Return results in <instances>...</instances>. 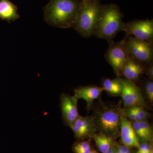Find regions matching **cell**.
I'll use <instances>...</instances> for the list:
<instances>
[{"mask_svg": "<svg viewBox=\"0 0 153 153\" xmlns=\"http://www.w3.org/2000/svg\"><path fill=\"white\" fill-rule=\"evenodd\" d=\"M100 102L92 115L97 132L115 140L120 137L121 117L123 109L117 105Z\"/></svg>", "mask_w": 153, "mask_h": 153, "instance_id": "6da1fadb", "label": "cell"}, {"mask_svg": "<svg viewBox=\"0 0 153 153\" xmlns=\"http://www.w3.org/2000/svg\"><path fill=\"white\" fill-rule=\"evenodd\" d=\"M76 0H50L45 8V16L49 24L58 27H74L80 7Z\"/></svg>", "mask_w": 153, "mask_h": 153, "instance_id": "7a4b0ae2", "label": "cell"}, {"mask_svg": "<svg viewBox=\"0 0 153 153\" xmlns=\"http://www.w3.org/2000/svg\"><path fill=\"white\" fill-rule=\"evenodd\" d=\"M102 6L98 0L82 1L74 25L76 31L84 37L94 34Z\"/></svg>", "mask_w": 153, "mask_h": 153, "instance_id": "3957f363", "label": "cell"}, {"mask_svg": "<svg viewBox=\"0 0 153 153\" xmlns=\"http://www.w3.org/2000/svg\"><path fill=\"white\" fill-rule=\"evenodd\" d=\"M120 31H125L120 10L114 4L102 6L95 33L97 37L109 40Z\"/></svg>", "mask_w": 153, "mask_h": 153, "instance_id": "277c9868", "label": "cell"}, {"mask_svg": "<svg viewBox=\"0 0 153 153\" xmlns=\"http://www.w3.org/2000/svg\"><path fill=\"white\" fill-rule=\"evenodd\" d=\"M129 55L141 63H150L153 59V49L151 42L131 37L125 41Z\"/></svg>", "mask_w": 153, "mask_h": 153, "instance_id": "5b68a950", "label": "cell"}, {"mask_svg": "<svg viewBox=\"0 0 153 153\" xmlns=\"http://www.w3.org/2000/svg\"><path fill=\"white\" fill-rule=\"evenodd\" d=\"M125 41L111 43L105 55L107 61L112 66L118 77L121 74L123 67L130 57Z\"/></svg>", "mask_w": 153, "mask_h": 153, "instance_id": "8992f818", "label": "cell"}, {"mask_svg": "<svg viewBox=\"0 0 153 153\" xmlns=\"http://www.w3.org/2000/svg\"><path fill=\"white\" fill-rule=\"evenodd\" d=\"M121 82L123 88L121 96L125 108L135 106L148 108L139 88L134 82L121 79Z\"/></svg>", "mask_w": 153, "mask_h": 153, "instance_id": "52a82bcc", "label": "cell"}, {"mask_svg": "<svg viewBox=\"0 0 153 153\" xmlns=\"http://www.w3.org/2000/svg\"><path fill=\"white\" fill-rule=\"evenodd\" d=\"M125 31L134 38L151 42L153 38V20H140L125 24Z\"/></svg>", "mask_w": 153, "mask_h": 153, "instance_id": "ba28073f", "label": "cell"}, {"mask_svg": "<svg viewBox=\"0 0 153 153\" xmlns=\"http://www.w3.org/2000/svg\"><path fill=\"white\" fill-rule=\"evenodd\" d=\"M70 127L74 132L76 140L91 139L97 132L93 117L79 116Z\"/></svg>", "mask_w": 153, "mask_h": 153, "instance_id": "9c48e42d", "label": "cell"}, {"mask_svg": "<svg viewBox=\"0 0 153 153\" xmlns=\"http://www.w3.org/2000/svg\"><path fill=\"white\" fill-rule=\"evenodd\" d=\"M77 101L74 96L63 93L60 97V107L62 120L65 125L70 127L79 116Z\"/></svg>", "mask_w": 153, "mask_h": 153, "instance_id": "30bf717a", "label": "cell"}, {"mask_svg": "<svg viewBox=\"0 0 153 153\" xmlns=\"http://www.w3.org/2000/svg\"><path fill=\"white\" fill-rule=\"evenodd\" d=\"M120 137L122 144L131 148L137 149L140 141L135 133L131 123L123 112L121 117Z\"/></svg>", "mask_w": 153, "mask_h": 153, "instance_id": "8fae6325", "label": "cell"}, {"mask_svg": "<svg viewBox=\"0 0 153 153\" xmlns=\"http://www.w3.org/2000/svg\"><path fill=\"white\" fill-rule=\"evenodd\" d=\"M103 91L102 87L94 85L80 86L74 90V96L78 100L79 99L85 100L88 110H89L92 107L94 102L100 98Z\"/></svg>", "mask_w": 153, "mask_h": 153, "instance_id": "7c38bea8", "label": "cell"}, {"mask_svg": "<svg viewBox=\"0 0 153 153\" xmlns=\"http://www.w3.org/2000/svg\"><path fill=\"white\" fill-rule=\"evenodd\" d=\"M144 70L142 63L130 56L123 67L121 74L124 76L125 79L133 82L140 78Z\"/></svg>", "mask_w": 153, "mask_h": 153, "instance_id": "4fadbf2b", "label": "cell"}, {"mask_svg": "<svg viewBox=\"0 0 153 153\" xmlns=\"http://www.w3.org/2000/svg\"><path fill=\"white\" fill-rule=\"evenodd\" d=\"M16 6L9 0H0V18L7 21H15L19 18Z\"/></svg>", "mask_w": 153, "mask_h": 153, "instance_id": "5bb4252c", "label": "cell"}, {"mask_svg": "<svg viewBox=\"0 0 153 153\" xmlns=\"http://www.w3.org/2000/svg\"><path fill=\"white\" fill-rule=\"evenodd\" d=\"M102 85L103 90L110 95L113 96L121 95L123 86L121 78L119 77L114 79H104L102 81Z\"/></svg>", "mask_w": 153, "mask_h": 153, "instance_id": "9a60e30c", "label": "cell"}, {"mask_svg": "<svg viewBox=\"0 0 153 153\" xmlns=\"http://www.w3.org/2000/svg\"><path fill=\"white\" fill-rule=\"evenodd\" d=\"M91 139L93 140L97 147L102 153H105L111 147L115 140L111 137L107 136L101 133H96L91 137Z\"/></svg>", "mask_w": 153, "mask_h": 153, "instance_id": "2e32d148", "label": "cell"}, {"mask_svg": "<svg viewBox=\"0 0 153 153\" xmlns=\"http://www.w3.org/2000/svg\"><path fill=\"white\" fill-rule=\"evenodd\" d=\"M89 139L76 140L72 146V151L74 153H89L92 149L91 140Z\"/></svg>", "mask_w": 153, "mask_h": 153, "instance_id": "e0dca14e", "label": "cell"}, {"mask_svg": "<svg viewBox=\"0 0 153 153\" xmlns=\"http://www.w3.org/2000/svg\"><path fill=\"white\" fill-rule=\"evenodd\" d=\"M131 124L135 133L136 134L137 137L138 138L140 143H150L146 136L139 122L133 121L132 123H131Z\"/></svg>", "mask_w": 153, "mask_h": 153, "instance_id": "ac0fdd59", "label": "cell"}, {"mask_svg": "<svg viewBox=\"0 0 153 153\" xmlns=\"http://www.w3.org/2000/svg\"><path fill=\"white\" fill-rule=\"evenodd\" d=\"M139 122L149 142L150 143H153V132L152 126L148 122V121H140Z\"/></svg>", "mask_w": 153, "mask_h": 153, "instance_id": "d6986e66", "label": "cell"}, {"mask_svg": "<svg viewBox=\"0 0 153 153\" xmlns=\"http://www.w3.org/2000/svg\"><path fill=\"white\" fill-rule=\"evenodd\" d=\"M145 95L148 101L153 104V82L151 79L148 80L144 85Z\"/></svg>", "mask_w": 153, "mask_h": 153, "instance_id": "ffe728a7", "label": "cell"}, {"mask_svg": "<svg viewBox=\"0 0 153 153\" xmlns=\"http://www.w3.org/2000/svg\"><path fill=\"white\" fill-rule=\"evenodd\" d=\"M136 111L137 115L140 121H147L149 117V112L145 109V108L142 106H135Z\"/></svg>", "mask_w": 153, "mask_h": 153, "instance_id": "44dd1931", "label": "cell"}, {"mask_svg": "<svg viewBox=\"0 0 153 153\" xmlns=\"http://www.w3.org/2000/svg\"><path fill=\"white\" fill-rule=\"evenodd\" d=\"M123 110V112L126 117L129 120L134 121L135 119V109L134 107L125 108Z\"/></svg>", "mask_w": 153, "mask_h": 153, "instance_id": "7402d4cb", "label": "cell"}, {"mask_svg": "<svg viewBox=\"0 0 153 153\" xmlns=\"http://www.w3.org/2000/svg\"><path fill=\"white\" fill-rule=\"evenodd\" d=\"M114 145L116 146L122 153H134L133 148L126 146L122 144H119L117 143L114 142Z\"/></svg>", "mask_w": 153, "mask_h": 153, "instance_id": "603a6c76", "label": "cell"}, {"mask_svg": "<svg viewBox=\"0 0 153 153\" xmlns=\"http://www.w3.org/2000/svg\"><path fill=\"white\" fill-rule=\"evenodd\" d=\"M146 74L149 76V79L152 80L153 78V66L152 63H151L146 70Z\"/></svg>", "mask_w": 153, "mask_h": 153, "instance_id": "cb8c5ba5", "label": "cell"}, {"mask_svg": "<svg viewBox=\"0 0 153 153\" xmlns=\"http://www.w3.org/2000/svg\"><path fill=\"white\" fill-rule=\"evenodd\" d=\"M99 153L98 152H97L96 150H95L93 149H92V150H91V151L90 152V153Z\"/></svg>", "mask_w": 153, "mask_h": 153, "instance_id": "d4e9b609", "label": "cell"}, {"mask_svg": "<svg viewBox=\"0 0 153 153\" xmlns=\"http://www.w3.org/2000/svg\"><path fill=\"white\" fill-rule=\"evenodd\" d=\"M88 1V0H82V1Z\"/></svg>", "mask_w": 153, "mask_h": 153, "instance_id": "484cf974", "label": "cell"}]
</instances>
